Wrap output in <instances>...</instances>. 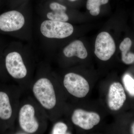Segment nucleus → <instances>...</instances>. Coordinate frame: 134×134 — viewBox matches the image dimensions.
<instances>
[{
	"mask_svg": "<svg viewBox=\"0 0 134 134\" xmlns=\"http://www.w3.org/2000/svg\"><path fill=\"white\" fill-rule=\"evenodd\" d=\"M50 11L46 14L48 19L58 21L66 22L69 19L66 14V7L58 3L53 2L49 5Z\"/></svg>",
	"mask_w": 134,
	"mask_h": 134,
	"instance_id": "obj_11",
	"label": "nucleus"
},
{
	"mask_svg": "<svg viewBox=\"0 0 134 134\" xmlns=\"http://www.w3.org/2000/svg\"><path fill=\"white\" fill-rule=\"evenodd\" d=\"M63 85L69 93L78 98L84 97L90 91V85L86 79L75 73L65 75Z\"/></svg>",
	"mask_w": 134,
	"mask_h": 134,
	"instance_id": "obj_3",
	"label": "nucleus"
},
{
	"mask_svg": "<svg viewBox=\"0 0 134 134\" xmlns=\"http://www.w3.org/2000/svg\"><path fill=\"white\" fill-rule=\"evenodd\" d=\"M40 31L42 35L47 38L62 39L71 36L74 28L67 22L47 19L41 23Z\"/></svg>",
	"mask_w": 134,
	"mask_h": 134,
	"instance_id": "obj_2",
	"label": "nucleus"
},
{
	"mask_svg": "<svg viewBox=\"0 0 134 134\" xmlns=\"http://www.w3.org/2000/svg\"><path fill=\"white\" fill-rule=\"evenodd\" d=\"M132 40L129 37L125 38L120 45L119 48L121 52L125 50H130L132 46Z\"/></svg>",
	"mask_w": 134,
	"mask_h": 134,
	"instance_id": "obj_17",
	"label": "nucleus"
},
{
	"mask_svg": "<svg viewBox=\"0 0 134 134\" xmlns=\"http://www.w3.org/2000/svg\"><path fill=\"white\" fill-rule=\"evenodd\" d=\"M70 1H77V0H69Z\"/></svg>",
	"mask_w": 134,
	"mask_h": 134,
	"instance_id": "obj_19",
	"label": "nucleus"
},
{
	"mask_svg": "<svg viewBox=\"0 0 134 134\" xmlns=\"http://www.w3.org/2000/svg\"><path fill=\"white\" fill-rule=\"evenodd\" d=\"M12 113V107L9 96L3 92L0 91V118L7 120L11 117Z\"/></svg>",
	"mask_w": 134,
	"mask_h": 134,
	"instance_id": "obj_12",
	"label": "nucleus"
},
{
	"mask_svg": "<svg viewBox=\"0 0 134 134\" xmlns=\"http://www.w3.org/2000/svg\"><path fill=\"white\" fill-rule=\"evenodd\" d=\"M6 68L9 75L16 79L26 76L27 69L21 54L17 52L9 53L5 59Z\"/></svg>",
	"mask_w": 134,
	"mask_h": 134,
	"instance_id": "obj_6",
	"label": "nucleus"
},
{
	"mask_svg": "<svg viewBox=\"0 0 134 134\" xmlns=\"http://www.w3.org/2000/svg\"><path fill=\"white\" fill-rule=\"evenodd\" d=\"M124 86L127 91L132 97H134V79L129 75H125L122 79Z\"/></svg>",
	"mask_w": 134,
	"mask_h": 134,
	"instance_id": "obj_14",
	"label": "nucleus"
},
{
	"mask_svg": "<svg viewBox=\"0 0 134 134\" xmlns=\"http://www.w3.org/2000/svg\"><path fill=\"white\" fill-rule=\"evenodd\" d=\"M64 55L67 58L76 56L84 59L88 56V52L83 43L80 40H75L70 43L63 50Z\"/></svg>",
	"mask_w": 134,
	"mask_h": 134,
	"instance_id": "obj_10",
	"label": "nucleus"
},
{
	"mask_svg": "<svg viewBox=\"0 0 134 134\" xmlns=\"http://www.w3.org/2000/svg\"><path fill=\"white\" fill-rule=\"evenodd\" d=\"M34 95L38 103L45 109L54 108L57 103L55 90L52 82L46 77L37 80L32 87Z\"/></svg>",
	"mask_w": 134,
	"mask_h": 134,
	"instance_id": "obj_1",
	"label": "nucleus"
},
{
	"mask_svg": "<svg viewBox=\"0 0 134 134\" xmlns=\"http://www.w3.org/2000/svg\"><path fill=\"white\" fill-rule=\"evenodd\" d=\"M108 0H88L86 8L92 15L97 16L100 13V5L108 3Z\"/></svg>",
	"mask_w": 134,
	"mask_h": 134,
	"instance_id": "obj_13",
	"label": "nucleus"
},
{
	"mask_svg": "<svg viewBox=\"0 0 134 134\" xmlns=\"http://www.w3.org/2000/svg\"><path fill=\"white\" fill-rule=\"evenodd\" d=\"M121 52V60L122 62L126 65L134 63V53L130 50H126Z\"/></svg>",
	"mask_w": 134,
	"mask_h": 134,
	"instance_id": "obj_16",
	"label": "nucleus"
},
{
	"mask_svg": "<svg viewBox=\"0 0 134 134\" xmlns=\"http://www.w3.org/2000/svg\"><path fill=\"white\" fill-rule=\"evenodd\" d=\"M25 24L24 15L17 10H10L0 15V30L3 31L10 32L19 30Z\"/></svg>",
	"mask_w": 134,
	"mask_h": 134,
	"instance_id": "obj_7",
	"label": "nucleus"
},
{
	"mask_svg": "<svg viewBox=\"0 0 134 134\" xmlns=\"http://www.w3.org/2000/svg\"><path fill=\"white\" fill-rule=\"evenodd\" d=\"M19 125L22 130L28 133H34L38 130L40 123L36 116V109L30 104L22 106L19 113Z\"/></svg>",
	"mask_w": 134,
	"mask_h": 134,
	"instance_id": "obj_4",
	"label": "nucleus"
},
{
	"mask_svg": "<svg viewBox=\"0 0 134 134\" xmlns=\"http://www.w3.org/2000/svg\"><path fill=\"white\" fill-rule=\"evenodd\" d=\"M71 120L75 125L84 130H88L98 124L100 121V117L97 113L77 109L72 114Z\"/></svg>",
	"mask_w": 134,
	"mask_h": 134,
	"instance_id": "obj_8",
	"label": "nucleus"
},
{
	"mask_svg": "<svg viewBox=\"0 0 134 134\" xmlns=\"http://www.w3.org/2000/svg\"><path fill=\"white\" fill-rule=\"evenodd\" d=\"M131 132L132 134H134V122L132 124L131 127Z\"/></svg>",
	"mask_w": 134,
	"mask_h": 134,
	"instance_id": "obj_18",
	"label": "nucleus"
},
{
	"mask_svg": "<svg viewBox=\"0 0 134 134\" xmlns=\"http://www.w3.org/2000/svg\"><path fill=\"white\" fill-rule=\"evenodd\" d=\"M115 50V42L109 33L103 32L98 35L94 52L98 59L102 61L108 60L114 54Z\"/></svg>",
	"mask_w": 134,
	"mask_h": 134,
	"instance_id": "obj_5",
	"label": "nucleus"
},
{
	"mask_svg": "<svg viewBox=\"0 0 134 134\" xmlns=\"http://www.w3.org/2000/svg\"><path fill=\"white\" fill-rule=\"evenodd\" d=\"M68 130V126L65 123L62 122H56L54 125L51 134H69V133L67 132Z\"/></svg>",
	"mask_w": 134,
	"mask_h": 134,
	"instance_id": "obj_15",
	"label": "nucleus"
},
{
	"mask_svg": "<svg viewBox=\"0 0 134 134\" xmlns=\"http://www.w3.org/2000/svg\"><path fill=\"white\" fill-rule=\"evenodd\" d=\"M126 96L122 85L118 82L110 85L107 97V104L110 110L116 111L120 110L124 105Z\"/></svg>",
	"mask_w": 134,
	"mask_h": 134,
	"instance_id": "obj_9",
	"label": "nucleus"
}]
</instances>
